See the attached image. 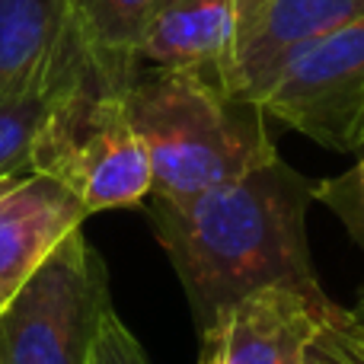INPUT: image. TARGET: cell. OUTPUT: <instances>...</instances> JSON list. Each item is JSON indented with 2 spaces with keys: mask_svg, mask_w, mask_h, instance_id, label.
Listing matches in <instances>:
<instances>
[{
  "mask_svg": "<svg viewBox=\"0 0 364 364\" xmlns=\"http://www.w3.org/2000/svg\"><path fill=\"white\" fill-rule=\"evenodd\" d=\"M342 346L348 348V355H352L358 364H364V326H358V320H355V329L348 339H342Z\"/></svg>",
  "mask_w": 364,
  "mask_h": 364,
  "instance_id": "cell-15",
  "label": "cell"
},
{
  "mask_svg": "<svg viewBox=\"0 0 364 364\" xmlns=\"http://www.w3.org/2000/svg\"><path fill=\"white\" fill-rule=\"evenodd\" d=\"M154 0H68V36L90 74L125 96L141 70V42Z\"/></svg>",
  "mask_w": 364,
  "mask_h": 364,
  "instance_id": "cell-10",
  "label": "cell"
},
{
  "mask_svg": "<svg viewBox=\"0 0 364 364\" xmlns=\"http://www.w3.org/2000/svg\"><path fill=\"white\" fill-rule=\"evenodd\" d=\"M304 364H329V361H326V352H323V348H316V352L310 355V358L304 361Z\"/></svg>",
  "mask_w": 364,
  "mask_h": 364,
  "instance_id": "cell-17",
  "label": "cell"
},
{
  "mask_svg": "<svg viewBox=\"0 0 364 364\" xmlns=\"http://www.w3.org/2000/svg\"><path fill=\"white\" fill-rule=\"evenodd\" d=\"M233 29L237 0H154L141 42V68H198L224 83Z\"/></svg>",
  "mask_w": 364,
  "mask_h": 364,
  "instance_id": "cell-9",
  "label": "cell"
},
{
  "mask_svg": "<svg viewBox=\"0 0 364 364\" xmlns=\"http://www.w3.org/2000/svg\"><path fill=\"white\" fill-rule=\"evenodd\" d=\"M125 112L151 160L160 198H188L275 157L265 109L198 68H144L125 90Z\"/></svg>",
  "mask_w": 364,
  "mask_h": 364,
  "instance_id": "cell-2",
  "label": "cell"
},
{
  "mask_svg": "<svg viewBox=\"0 0 364 364\" xmlns=\"http://www.w3.org/2000/svg\"><path fill=\"white\" fill-rule=\"evenodd\" d=\"M352 329V314L272 284L230 304L198 336V364H304L326 339H342Z\"/></svg>",
  "mask_w": 364,
  "mask_h": 364,
  "instance_id": "cell-6",
  "label": "cell"
},
{
  "mask_svg": "<svg viewBox=\"0 0 364 364\" xmlns=\"http://www.w3.org/2000/svg\"><path fill=\"white\" fill-rule=\"evenodd\" d=\"M61 70L64 58L61 38H58L42 74L32 77L29 83H23L13 93L0 96V182L32 173L36 141L45 119H48L51 100H55L58 83H61Z\"/></svg>",
  "mask_w": 364,
  "mask_h": 364,
  "instance_id": "cell-12",
  "label": "cell"
},
{
  "mask_svg": "<svg viewBox=\"0 0 364 364\" xmlns=\"http://www.w3.org/2000/svg\"><path fill=\"white\" fill-rule=\"evenodd\" d=\"M61 58V83L38 132L32 170L64 182L90 214L138 208L151 195L154 173L125 112V96L90 74L68 26Z\"/></svg>",
  "mask_w": 364,
  "mask_h": 364,
  "instance_id": "cell-3",
  "label": "cell"
},
{
  "mask_svg": "<svg viewBox=\"0 0 364 364\" xmlns=\"http://www.w3.org/2000/svg\"><path fill=\"white\" fill-rule=\"evenodd\" d=\"M90 364H151V361H147L141 342L134 339V333L122 323V316L115 310H109L100 326V336H96L93 361Z\"/></svg>",
  "mask_w": 364,
  "mask_h": 364,
  "instance_id": "cell-14",
  "label": "cell"
},
{
  "mask_svg": "<svg viewBox=\"0 0 364 364\" xmlns=\"http://www.w3.org/2000/svg\"><path fill=\"white\" fill-rule=\"evenodd\" d=\"M259 106L336 154L364 151V16L297 51Z\"/></svg>",
  "mask_w": 364,
  "mask_h": 364,
  "instance_id": "cell-5",
  "label": "cell"
},
{
  "mask_svg": "<svg viewBox=\"0 0 364 364\" xmlns=\"http://www.w3.org/2000/svg\"><path fill=\"white\" fill-rule=\"evenodd\" d=\"M147 198L151 230L170 256L198 336L230 304L272 284L336 310L307 246V208L316 201V182L278 154L188 198Z\"/></svg>",
  "mask_w": 364,
  "mask_h": 364,
  "instance_id": "cell-1",
  "label": "cell"
},
{
  "mask_svg": "<svg viewBox=\"0 0 364 364\" xmlns=\"http://www.w3.org/2000/svg\"><path fill=\"white\" fill-rule=\"evenodd\" d=\"M316 201H323L346 224L352 240L364 250V151L352 170L316 182Z\"/></svg>",
  "mask_w": 364,
  "mask_h": 364,
  "instance_id": "cell-13",
  "label": "cell"
},
{
  "mask_svg": "<svg viewBox=\"0 0 364 364\" xmlns=\"http://www.w3.org/2000/svg\"><path fill=\"white\" fill-rule=\"evenodd\" d=\"M320 348L326 352V361L329 364H358L352 355H348V348L342 346V342H323Z\"/></svg>",
  "mask_w": 364,
  "mask_h": 364,
  "instance_id": "cell-16",
  "label": "cell"
},
{
  "mask_svg": "<svg viewBox=\"0 0 364 364\" xmlns=\"http://www.w3.org/2000/svg\"><path fill=\"white\" fill-rule=\"evenodd\" d=\"M87 218L83 201L48 173L0 182V307Z\"/></svg>",
  "mask_w": 364,
  "mask_h": 364,
  "instance_id": "cell-8",
  "label": "cell"
},
{
  "mask_svg": "<svg viewBox=\"0 0 364 364\" xmlns=\"http://www.w3.org/2000/svg\"><path fill=\"white\" fill-rule=\"evenodd\" d=\"M109 310L102 256L74 230L0 307V364H90Z\"/></svg>",
  "mask_w": 364,
  "mask_h": 364,
  "instance_id": "cell-4",
  "label": "cell"
},
{
  "mask_svg": "<svg viewBox=\"0 0 364 364\" xmlns=\"http://www.w3.org/2000/svg\"><path fill=\"white\" fill-rule=\"evenodd\" d=\"M358 16L364 0H237L224 87L259 102L297 51Z\"/></svg>",
  "mask_w": 364,
  "mask_h": 364,
  "instance_id": "cell-7",
  "label": "cell"
},
{
  "mask_svg": "<svg viewBox=\"0 0 364 364\" xmlns=\"http://www.w3.org/2000/svg\"><path fill=\"white\" fill-rule=\"evenodd\" d=\"M64 16L68 0H0V96L42 74Z\"/></svg>",
  "mask_w": 364,
  "mask_h": 364,
  "instance_id": "cell-11",
  "label": "cell"
}]
</instances>
